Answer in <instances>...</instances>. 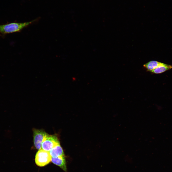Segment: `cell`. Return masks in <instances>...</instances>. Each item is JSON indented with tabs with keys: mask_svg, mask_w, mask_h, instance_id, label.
Wrapping results in <instances>:
<instances>
[{
	"mask_svg": "<svg viewBox=\"0 0 172 172\" xmlns=\"http://www.w3.org/2000/svg\"><path fill=\"white\" fill-rule=\"evenodd\" d=\"M37 19L23 23H12L0 25V32L7 34L19 32L36 21Z\"/></svg>",
	"mask_w": 172,
	"mask_h": 172,
	"instance_id": "cell-1",
	"label": "cell"
},
{
	"mask_svg": "<svg viewBox=\"0 0 172 172\" xmlns=\"http://www.w3.org/2000/svg\"><path fill=\"white\" fill-rule=\"evenodd\" d=\"M52 157L49 151L42 149L39 150L35 157V162L39 167H43L47 165L51 161Z\"/></svg>",
	"mask_w": 172,
	"mask_h": 172,
	"instance_id": "cell-2",
	"label": "cell"
},
{
	"mask_svg": "<svg viewBox=\"0 0 172 172\" xmlns=\"http://www.w3.org/2000/svg\"><path fill=\"white\" fill-rule=\"evenodd\" d=\"M60 144L57 136L55 135L47 134L42 144V149L49 151L52 149Z\"/></svg>",
	"mask_w": 172,
	"mask_h": 172,
	"instance_id": "cell-3",
	"label": "cell"
},
{
	"mask_svg": "<svg viewBox=\"0 0 172 172\" xmlns=\"http://www.w3.org/2000/svg\"><path fill=\"white\" fill-rule=\"evenodd\" d=\"M33 133L34 146L37 149L41 150L42 144L48 134L43 130L35 129L33 130Z\"/></svg>",
	"mask_w": 172,
	"mask_h": 172,
	"instance_id": "cell-4",
	"label": "cell"
},
{
	"mask_svg": "<svg viewBox=\"0 0 172 172\" xmlns=\"http://www.w3.org/2000/svg\"><path fill=\"white\" fill-rule=\"evenodd\" d=\"M51 161L54 164L59 167L65 172L67 171L66 162L64 156L52 157Z\"/></svg>",
	"mask_w": 172,
	"mask_h": 172,
	"instance_id": "cell-5",
	"label": "cell"
},
{
	"mask_svg": "<svg viewBox=\"0 0 172 172\" xmlns=\"http://www.w3.org/2000/svg\"><path fill=\"white\" fill-rule=\"evenodd\" d=\"M49 152L52 157L64 156L63 150L60 144L52 149Z\"/></svg>",
	"mask_w": 172,
	"mask_h": 172,
	"instance_id": "cell-6",
	"label": "cell"
},
{
	"mask_svg": "<svg viewBox=\"0 0 172 172\" xmlns=\"http://www.w3.org/2000/svg\"><path fill=\"white\" fill-rule=\"evenodd\" d=\"M172 68V66L161 63L157 67L152 70L151 72L158 74L163 73Z\"/></svg>",
	"mask_w": 172,
	"mask_h": 172,
	"instance_id": "cell-7",
	"label": "cell"
},
{
	"mask_svg": "<svg viewBox=\"0 0 172 172\" xmlns=\"http://www.w3.org/2000/svg\"><path fill=\"white\" fill-rule=\"evenodd\" d=\"M161 63L156 61H151L144 64L143 66L147 71L151 72L159 66Z\"/></svg>",
	"mask_w": 172,
	"mask_h": 172,
	"instance_id": "cell-8",
	"label": "cell"
}]
</instances>
